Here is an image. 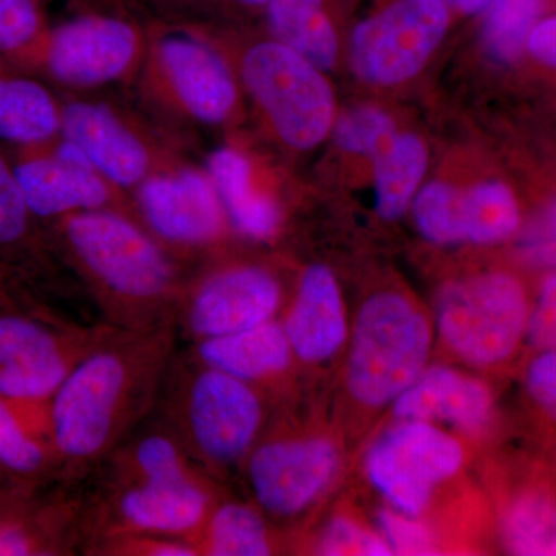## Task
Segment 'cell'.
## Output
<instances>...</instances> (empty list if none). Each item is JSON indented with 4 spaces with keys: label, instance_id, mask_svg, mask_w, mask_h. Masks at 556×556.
Instances as JSON below:
<instances>
[{
    "label": "cell",
    "instance_id": "30bf717a",
    "mask_svg": "<svg viewBox=\"0 0 556 556\" xmlns=\"http://www.w3.org/2000/svg\"><path fill=\"white\" fill-rule=\"evenodd\" d=\"M185 417L197 453L212 466H229L254 444L263 405L251 383L203 365L190 380Z\"/></svg>",
    "mask_w": 556,
    "mask_h": 556
},
{
    "label": "cell",
    "instance_id": "4316f807",
    "mask_svg": "<svg viewBox=\"0 0 556 556\" xmlns=\"http://www.w3.org/2000/svg\"><path fill=\"white\" fill-rule=\"evenodd\" d=\"M508 554L556 556V503L543 492H526L510 501L501 519Z\"/></svg>",
    "mask_w": 556,
    "mask_h": 556
},
{
    "label": "cell",
    "instance_id": "8992f818",
    "mask_svg": "<svg viewBox=\"0 0 556 556\" xmlns=\"http://www.w3.org/2000/svg\"><path fill=\"white\" fill-rule=\"evenodd\" d=\"M464 459L463 444L447 431L422 420H397L368 448L365 471L391 506L417 518Z\"/></svg>",
    "mask_w": 556,
    "mask_h": 556
},
{
    "label": "cell",
    "instance_id": "3957f363",
    "mask_svg": "<svg viewBox=\"0 0 556 556\" xmlns=\"http://www.w3.org/2000/svg\"><path fill=\"white\" fill-rule=\"evenodd\" d=\"M529 313L525 288L504 273L453 281L437 299L442 342L471 367H495L514 356L526 338Z\"/></svg>",
    "mask_w": 556,
    "mask_h": 556
},
{
    "label": "cell",
    "instance_id": "7c38bea8",
    "mask_svg": "<svg viewBox=\"0 0 556 556\" xmlns=\"http://www.w3.org/2000/svg\"><path fill=\"white\" fill-rule=\"evenodd\" d=\"M28 149L35 152H28L13 166L35 218H62L108 203V182L67 139L49 152H42L39 146Z\"/></svg>",
    "mask_w": 556,
    "mask_h": 556
},
{
    "label": "cell",
    "instance_id": "e575fe53",
    "mask_svg": "<svg viewBox=\"0 0 556 556\" xmlns=\"http://www.w3.org/2000/svg\"><path fill=\"white\" fill-rule=\"evenodd\" d=\"M138 479L195 477L181 450L163 434H150L138 442L131 455Z\"/></svg>",
    "mask_w": 556,
    "mask_h": 556
},
{
    "label": "cell",
    "instance_id": "60d3db41",
    "mask_svg": "<svg viewBox=\"0 0 556 556\" xmlns=\"http://www.w3.org/2000/svg\"><path fill=\"white\" fill-rule=\"evenodd\" d=\"M527 49L538 61L556 67V17L538 22L527 40Z\"/></svg>",
    "mask_w": 556,
    "mask_h": 556
},
{
    "label": "cell",
    "instance_id": "ba28073f",
    "mask_svg": "<svg viewBox=\"0 0 556 556\" xmlns=\"http://www.w3.org/2000/svg\"><path fill=\"white\" fill-rule=\"evenodd\" d=\"M340 467V450L321 434L285 437L263 442L252 452L248 478L263 510L291 518L327 492Z\"/></svg>",
    "mask_w": 556,
    "mask_h": 556
},
{
    "label": "cell",
    "instance_id": "836d02e7",
    "mask_svg": "<svg viewBox=\"0 0 556 556\" xmlns=\"http://www.w3.org/2000/svg\"><path fill=\"white\" fill-rule=\"evenodd\" d=\"M318 555L328 556H390L393 555L386 540L379 533L369 532L365 527L345 517H336L325 526L318 538Z\"/></svg>",
    "mask_w": 556,
    "mask_h": 556
},
{
    "label": "cell",
    "instance_id": "4fadbf2b",
    "mask_svg": "<svg viewBox=\"0 0 556 556\" xmlns=\"http://www.w3.org/2000/svg\"><path fill=\"white\" fill-rule=\"evenodd\" d=\"M139 206L150 228L175 243H208L225 228L226 212L217 189L200 170L146 178L139 188Z\"/></svg>",
    "mask_w": 556,
    "mask_h": 556
},
{
    "label": "cell",
    "instance_id": "b9f144b4",
    "mask_svg": "<svg viewBox=\"0 0 556 556\" xmlns=\"http://www.w3.org/2000/svg\"><path fill=\"white\" fill-rule=\"evenodd\" d=\"M33 538L21 526H0V556L35 554Z\"/></svg>",
    "mask_w": 556,
    "mask_h": 556
},
{
    "label": "cell",
    "instance_id": "ac0fdd59",
    "mask_svg": "<svg viewBox=\"0 0 556 556\" xmlns=\"http://www.w3.org/2000/svg\"><path fill=\"white\" fill-rule=\"evenodd\" d=\"M283 329L292 353L305 364H325L345 345V305L338 280L327 266L313 265L305 270Z\"/></svg>",
    "mask_w": 556,
    "mask_h": 556
},
{
    "label": "cell",
    "instance_id": "f1b7e54d",
    "mask_svg": "<svg viewBox=\"0 0 556 556\" xmlns=\"http://www.w3.org/2000/svg\"><path fill=\"white\" fill-rule=\"evenodd\" d=\"M33 218L14 166L0 152V255L21 257L35 247Z\"/></svg>",
    "mask_w": 556,
    "mask_h": 556
},
{
    "label": "cell",
    "instance_id": "2e32d148",
    "mask_svg": "<svg viewBox=\"0 0 556 556\" xmlns=\"http://www.w3.org/2000/svg\"><path fill=\"white\" fill-rule=\"evenodd\" d=\"M60 134L84 153L105 181L118 186L144 181L150 164L148 149L104 105L90 102L65 105Z\"/></svg>",
    "mask_w": 556,
    "mask_h": 556
},
{
    "label": "cell",
    "instance_id": "83f0119b",
    "mask_svg": "<svg viewBox=\"0 0 556 556\" xmlns=\"http://www.w3.org/2000/svg\"><path fill=\"white\" fill-rule=\"evenodd\" d=\"M546 0H493L484 11L482 39L500 62L517 60L543 14Z\"/></svg>",
    "mask_w": 556,
    "mask_h": 556
},
{
    "label": "cell",
    "instance_id": "4dcf8cb0",
    "mask_svg": "<svg viewBox=\"0 0 556 556\" xmlns=\"http://www.w3.org/2000/svg\"><path fill=\"white\" fill-rule=\"evenodd\" d=\"M43 35L38 0H0V56L21 60Z\"/></svg>",
    "mask_w": 556,
    "mask_h": 556
},
{
    "label": "cell",
    "instance_id": "7402d4cb",
    "mask_svg": "<svg viewBox=\"0 0 556 556\" xmlns=\"http://www.w3.org/2000/svg\"><path fill=\"white\" fill-rule=\"evenodd\" d=\"M207 175L240 232L255 240L270 239L277 232L280 212L273 200L255 188L251 166L240 152L219 149L212 153Z\"/></svg>",
    "mask_w": 556,
    "mask_h": 556
},
{
    "label": "cell",
    "instance_id": "ee69618b",
    "mask_svg": "<svg viewBox=\"0 0 556 556\" xmlns=\"http://www.w3.org/2000/svg\"><path fill=\"white\" fill-rule=\"evenodd\" d=\"M241 3H247V5L258 7V5H268L269 0H240Z\"/></svg>",
    "mask_w": 556,
    "mask_h": 556
},
{
    "label": "cell",
    "instance_id": "277c9868",
    "mask_svg": "<svg viewBox=\"0 0 556 556\" xmlns=\"http://www.w3.org/2000/svg\"><path fill=\"white\" fill-rule=\"evenodd\" d=\"M241 76L289 148L309 150L327 138L334 94L316 64L280 40H270L247 51Z\"/></svg>",
    "mask_w": 556,
    "mask_h": 556
},
{
    "label": "cell",
    "instance_id": "7bdbcfd3",
    "mask_svg": "<svg viewBox=\"0 0 556 556\" xmlns=\"http://www.w3.org/2000/svg\"><path fill=\"white\" fill-rule=\"evenodd\" d=\"M448 9L460 11L464 14L484 13L493 0H442Z\"/></svg>",
    "mask_w": 556,
    "mask_h": 556
},
{
    "label": "cell",
    "instance_id": "cb8c5ba5",
    "mask_svg": "<svg viewBox=\"0 0 556 556\" xmlns=\"http://www.w3.org/2000/svg\"><path fill=\"white\" fill-rule=\"evenodd\" d=\"M376 207L383 219L405 214L427 170V149L415 135H394L375 156Z\"/></svg>",
    "mask_w": 556,
    "mask_h": 556
},
{
    "label": "cell",
    "instance_id": "f35d334b",
    "mask_svg": "<svg viewBox=\"0 0 556 556\" xmlns=\"http://www.w3.org/2000/svg\"><path fill=\"white\" fill-rule=\"evenodd\" d=\"M526 388L538 407L556 419V348L543 350L526 371Z\"/></svg>",
    "mask_w": 556,
    "mask_h": 556
},
{
    "label": "cell",
    "instance_id": "9c48e42d",
    "mask_svg": "<svg viewBox=\"0 0 556 556\" xmlns=\"http://www.w3.org/2000/svg\"><path fill=\"white\" fill-rule=\"evenodd\" d=\"M139 53L137 31L126 22L86 17L43 35L16 65H33L65 86H101L129 72Z\"/></svg>",
    "mask_w": 556,
    "mask_h": 556
},
{
    "label": "cell",
    "instance_id": "d4e9b609",
    "mask_svg": "<svg viewBox=\"0 0 556 556\" xmlns=\"http://www.w3.org/2000/svg\"><path fill=\"white\" fill-rule=\"evenodd\" d=\"M199 555L265 556L273 554L268 527L254 508L240 503L212 507L195 543Z\"/></svg>",
    "mask_w": 556,
    "mask_h": 556
},
{
    "label": "cell",
    "instance_id": "603a6c76",
    "mask_svg": "<svg viewBox=\"0 0 556 556\" xmlns=\"http://www.w3.org/2000/svg\"><path fill=\"white\" fill-rule=\"evenodd\" d=\"M274 35L318 68H331L338 60L339 40L324 0H269Z\"/></svg>",
    "mask_w": 556,
    "mask_h": 556
},
{
    "label": "cell",
    "instance_id": "484cf974",
    "mask_svg": "<svg viewBox=\"0 0 556 556\" xmlns=\"http://www.w3.org/2000/svg\"><path fill=\"white\" fill-rule=\"evenodd\" d=\"M457 223L463 241L475 244L500 243L518 229V201L503 182H481L459 193Z\"/></svg>",
    "mask_w": 556,
    "mask_h": 556
},
{
    "label": "cell",
    "instance_id": "52a82bcc",
    "mask_svg": "<svg viewBox=\"0 0 556 556\" xmlns=\"http://www.w3.org/2000/svg\"><path fill=\"white\" fill-rule=\"evenodd\" d=\"M448 22L442 0H394L354 30V72L379 86L413 78L441 43Z\"/></svg>",
    "mask_w": 556,
    "mask_h": 556
},
{
    "label": "cell",
    "instance_id": "e0dca14e",
    "mask_svg": "<svg viewBox=\"0 0 556 556\" xmlns=\"http://www.w3.org/2000/svg\"><path fill=\"white\" fill-rule=\"evenodd\" d=\"M212 504L197 477L138 479L118 501V514L130 533L197 536Z\"/></svg>",
    "mask_w": 556,
    "mask_h": 556
},
{
    "label": "cell",
    "instance_id": "44dd1931",
    "mask_svg": "<svg viewBox=\"0 0 556 556\" xmlns=\"http://www.w3.org/2000/svg\"><path fill=\"white\" fill-rule=\"evenodd\" d=\"M0 56V141L47 144L61 131L62 108L40 80Z\"/></svg>",
    "mask_w": 556,
    "mask_h": 556
},
{
    "label": "cell",
    "instance_id": "d590c367",
    "mask_svg": "<svg viewBox=\"0 0 556 556\" xmlns=\"http://www.w3.org/2000/svg\"><path fill=\"white\" fill-rule=\"evenodd\" d=\"M379 535L393 555H437V541L426 525L402 511L382 508L378 514Z\"/></svg>",
    "mask_w": 556,
    "mask_h": 556
},
{
    "label": "cell",
    "instance_id": "ffe728a7",
    "mask_svg": "<svg viewBox=\"0 0 556 556\" xmlns=\"http://www.w3.org/2000/svg\"><path fill=\"white\" fill-rule=\"evenodd\" d=\"M197 354L204 367L248 383L283 375L294 357L283 325L273 320L232 334L200 340Z\"/></svg>",
    "mask_w": 556,
    "mask_h": 556
},
{
    "label": "cell",
    "instance_id": "7a4b0ae2",
    "mask_svg": "<svg viewBox=\"0 0 556 556\" xmlns=\"http://www.w3.org/2000/svg\"><path fill=\"white\" fill-rule=\"evenodd\" d=\"M433 331L415 303L399 292H379L358 309L346 362V390L367 408L394 401L426 369Z\"/></svg>",
    "mask_w": 556,
    "mask_h": 556
},
{
    "label": "cell",
    "instance_id": "ab89813d",
    "mask_svg": "<svg viewBox=\"0 0 556 556\" xmlns=\"http://www.w3.org/2000/svg\"><path fill=\"white\" fill-rule=\"evenodd\" d=\"M112 551H118L121 555H148V556H195L192 544L178 543V541L163 540L152 536H118Z\"/></svg>",
    "mask_w": 556,
    "mask_h": 556
},
{
    "label": "cell",
    "instance_id": "6da1fadb",
    "mask_svg": "<svg viewBox=\"0 0 556 556\" xmlns=\"http://www.w3.org/2000/svg\"><path fill=\"white\" fill-rule=\"evenodd\" d=\"M164 353L166 339L153 336L84 354L51 397L56 452L75 464L109 452L148 401Z\"/></svg>",
    "mask_w": 556,
    "mask_h": 556
},
{
    "label": "cell",
    "instance_id": "d6986e66",
    "mask_svg": "<svg viewBox=\"0 0 556 556\" xmlns=\"http://www.w3.org/2000/svg\"><path fill=\"white\" fill-rule=\"evenodd\" d=\"M493 396L481 380L448 367L424 369L393 402L396 420L444 422L468 433H477L489 424Z\"/></svg>",
    "mask_w": 556,
    "mask_h": 556
},
{
    "label": "cell",
    "instance_id": "74e56055",
    "mask_svg": "<svg viewBox=\"0 0 556 556\" xmlns=\"http://www.w3.org/2000/svg\"><path fill=\"white\" fill-rule=\"evenodd\" d=\"M526 339L540 351L556 348V273L544 281L530 309Z\"/></svg>",
    "mask_w": 556,
    "mask_h": 556
},
{
    "label": "cell",
    "instance_id": "8fae6325",
    "mask_svg": "<svg viewBox=\"0 0 556 556\" xmlns=\"http://www.w3.org/2000/svg\"><path fill=\"white\" fill-rule=\"evenodd\" d=\"M83 356L33 318L0 316V397L13 405L51 399Z\"/></svg>",
    "mask_w": 556,
    "mask_h": 556
},
{
    "label": "cell",
    "instance_id": "1f68e13d",
    "mask_svg": "<svg viewBox=\"0 0 556 556\" xmlns=\"http://www.w3.org/2000/svg\"><path fill=\"white\" fill-rule=\"evenodd\" d=\"M394 123L382 110L357 108L340 116L334 137L346 152L376 156L394 137Z\"/></svg>",
    "mask_w": 556,
    "mask_h": 556
},
{
    "label": "cell",
    "instance_id": "5b68a950",
    "mask_svg": "<svg viewBox=\"0 0 556 556\" xmlns=\"http://www.w3.org/2000/svg\"><path fill=\"white\" fill-rule=\"evenodd\" d=\"M62 229L76 258L116 299L156 302L170 291L169 262L129 219L94 208L65 215Z\"/></svg>",
    "mask_w": 556,
    "mask_h": 556
},
{
    "label": "cell",
    "instance_id": "9a60e30c",
    "mask_svg": "<svg viewBox=\"0 0 556 556\" xmlns=\"http://www.w3.org/2000/svg\"><path fill=\"white\" fill-rule=\"evenodd\" d=\"M156 60L181 108L201 123L228 119L237 104V86L222 56L200 40L170 36L161 40Z\"/></svg>",
    "mask_w": 556,
    "mask_h": 556
},
{
    "label": "cell",
    "instance_id": "5bb4252c",
    "mask_svg": "<svg viewBox=\"0 0 556 556\" xmlns=\"http://www.w3.org/2000/svg\"><path fill=\"white\" fill-rule=\"evenodd\" d=\"M281 291L268 270L243 266L222 270L193 294L188 311L190 332L197 339L219 338L273 320Z\"/></svg>",
    "mask_w": 556,
    "mask_h": 556
},
{
    "label": "cell",
    "instance_id": "8d00e7d4",
    "mask_svg": "<svg viewBox=\"0 0 556 556\" xmlns=\"http://www.w3.org/2000/svg\"><path fill=\"white\" fill-rule=\"evenodd\" d=\"M519 254L536 268L556 269V200L527 225L519 239Z\"/></svg>",
    "mask_w": 556,
    "mask_h": 556
},
{
    "label": "cell",
    "instance_id": "f546056e",
    "mask_svg": "<svg viewBox=\"0 0 556 556\" xmlns=\"http://www.w3.org/2000/svg\"><path fill=\"white\" fill-rule=\"evenodd\" d=\"M459 190L445 182H430L413 203V215L419 232L437 244L460 243L457 223V201Z\"/></svg>",
    "mask_w": 556,
    "mask_h": 556
},
{
    "label": "cell",
    "instance_id": "d6a6232c",
    "mask_svg": "<svg viewBox=\"0 0 556 556\" xmlns=\"http://www.w3.org/2000/svg\"><path fill=\"white\" fill-rule=\"evenodd\" d=\"M46 453L22 424L13 404L0 397V466L14 473L31 475L42 468Z\"/></svg>",
    "mask_w": 556,
    "mask_h": 556
}]
</instances>
